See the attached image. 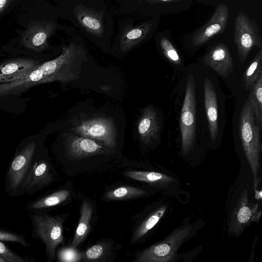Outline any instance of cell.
Wrapping results in <instances>:
<instances>
[{"mask_svg":"<svg viewBox=\"0 0 262 262\" xmlns=\"http://www.w3.org/2000/svg\"><path fill=\"white\" fill-rule=\"evenodd\" d=\"M111 245L106 242L98 243L81 253V261H98L102 260L108 254Z\"/></svg>","mask_w":262,"mask_h":262,"instance_id":"4316f807","label":"cell"},{"mask_svg":"<svg viewBox=\"0 0 262 262\" xmlns=\"http://www.w3.org/2000/svg\"><path fill=\"white\" fill-rule=\"evenodd\" d=\"M0 262H8V261L5 258L0 256Z\"/></svg>","mask_w":262,"mask_h":262,"instance_id":"d6a6232c","label":"cell"},{"mask_svg":"<svg viewBox=\"0 0 262 262\" xmlns=\"http://www.w3.org/2000/svg\"><path fill=\"white\" fill-rule=\"evenodd\" d=\"M29 213L32 237L44 244L48 260L52 261L57 247L63 241L64 217L51 215L42 211H32Z\"/></svg>","mask_w":262,"mask_h":262,"instance_id":"5b68a950","label":"cell"},{"mask_svg":"<svg viewBox=\"0 0 262 262\" xmlns=\"http://www.w3.org/2000/svg\"><path fill=\"white\" fill-rule=\"evenodd\" d=\"M146 192L139 188L123 186L108 191L105 195L107 200L119 201L133 199L144 195Z\"/></svg>","mask_w":262,"mask_h":262,"instance_id":"484cf974","label":"cell"},{"mask_svg":"<svg viewBox=\"0 0 262 262\" xmlns=\"http://www.w3.org/2000/svg\"><path fill=\"white\" fill-rule=\"evenodd\" d=\"M204 103L211 139L214 141L218 135L217 98L213 85L208 78L204 82Z\"/></svg>","mask_w":262,"mask_h":262,"instance_id":"ac0fdd59","label":"cell"},{"mask_svg":"<svg viewBox=\"0 0 262 262\" xmlns=\"http://www.w3.org/2000/svg\"><path fill=\"white\" fill-rule=\"evenodd\" d=\"M260 129L256 122L251 104L247 99L240 114L239 135L243 150L253 174L255 190L260 182L258 175L261 151Z\"/></svg>","mask_w":262,"mask_h":262,"instance_id":"3957f363","label":"cell"},{"mask_svg":"<svg viewBox=\"0 0 262 262\" xmlns=\"http://www.w3.org/2000/svg\"><path fill=\"white\" fill-rule=\"evenodd\" d=\"M70 196L69 190H59L29 202L26 205V209L29 211H42L67 201Z\"/></svg>","mask_w":262,"mask_h":262,"instance_id":"ffe728a7","label":"cell"},{"mask_svg":"<svg viewBox=\"0 0 262 262\" xmlns=\"http://www.w3.org/2000/svg\"><path fill=\"white\" fill-rule=\"evenodd\" d=\"M196 97L194 77L189 75L186 82L185 97L180 117L182 149L188 154L195 141L196 126Z\"/></svg>","mask_w":262,"mask_h":262,"instance_id":"ba28073f","label":"cell"},{"mask_svg":"<svg viewBox=\"0 0 262 262\" xmlns=\"http://www.w3.org/2000/svg\"><path fill=\"white\" fill-rule=\"evenodd\" d=\"M166 208V206H162L146 217L135 230L131 243H135L151 230L163 217Z\"/></svg>","mask_w":262,"mask_h":262,"instance_id":"603a6c76","label":"cell"},{"mask_svg":"<svg viewBox=\"0 0 262 262\" xmlns=\"http://www.w3.org/2000/svg\"><path fill=\"white\" fill-rule=\"evenodd\" d=\"M254 111L256 123L261 128L262 125V74L250 90L247 98Z\"/></svg>","mask_w":262,"mask_h":262,"instance_id":"cb8c5ba5","label":"cell"},{"mask_svg":"<svg viewBox=\"0 0 262 262\" xmlns=\"http://www.w3.org/2000/svg\"><path fill=\"white\" fill-rule=\"evenodd\" d=\"M234 41L242 63L247 59L253 47L262 48L258 25L243 12H239L235 19Z\"/></svg>","mask_w":262,"mask_h":262,"instance_id":"9c48e42d","label":"cell"},{"mask_svg":"<svg viewBox=\"0 0 262 262\" xmlns=\"http://www.w3.org/2000/svg\"><path fill=\"white\" fill-rule=\"evenodd\" d=\"M0 256L5 258L8 262H30L33 260L29 257L18 255L2 242H0Z\"/></svg>","mask_w":262,"mask_h":262,"instance_id":"f546056e","label":"cell"},{"mask_svg":"<svg viewBox=\"0 0 262 262\" xmlns=\"http://www.w3.org/2000/svg\"><path fill=\"white\" fill-rule=\"evenodd\" d=\"M93 212V208L92 204L88 201H83L81 205L79 220L71 247L76 248L87 236L90 228Z\"/></svg>","mask_w":262,"mask_h":262,"instance_id":"44dd1931","label":"cell"},{"mask_svg":"<svg viewBox=\"0 0 262 262\" xmlns=\"http://www.w3.org/2000/svg\"><path fill=\"white\" fill-rule=\"evenodd\" d=\"M38 61L28 58H17L0 64V83L11 82L26 75L37 66Z\"/></svg>","mask_w":262,"mask_h":262,"instance_id":"e0dca14e","label":"cell"},{"mask_svg":"<svg viewBox=\"0 0 262 262\" xmlns=\"http://www.w3.org/2000/svg\"><path fill=\"white\" fill-rule=\"evenodd\" d=\"M58 258L61 261L75 262L81 261V253L75 250V248H63L58 253Z\"/></svg>","mask_w":262,"mask_h":262,"instance_id":"4dcf8cb0","label":"cell"},{"mask_svg":"<svg viewBox=\"0 0 262 262\" xmlns=\"http://www.w3.org/2000/svg\"><path fill=\"white\" fill-rule=\"evenodd\" d=\"M229 18L228 6L224 4H220L210 20L193 35L192 45L201 46L214 35L222 33L227 27Z\"/></svg>","mask_w":262,"mask_h":262,"instance_id":"9a60e30c","label":"cell"},{"mask_svg":"<svg viewBox=\"0 0 262 262\" xmlns=\"http://www.w3.org/2000/svg\"><path fill=\"white\" fill-rule=\"evenodd\" d=\"M258 203L249 201L248 191L244 189L241 194L230 217L229 231L232 235L238 236L252 222H258L261 214Z\"/></svg>","mask_w":262,"mask_h":262,"instance_id":"8fae6325","label":"cell"},{"mask_svg":"<svg viewBox=\"0 0 262 262\" xmlns=\"http://www.w3.org/2000/svg\"><path fill=\"white\" fill-rule=\"evenodd\" d=\"M262 74V50L257 53L252 61L245 72L243 80L245 90L249 91Z\"/></svg>","mask_w":262,"mask_h":262,"instance_id":"d4e9b609","label":"cell"},{"mask_svg":"<svg viewBox=\"0 0 262 262\" xmlns=\"http://www.w3.org/2000/svg\"><path fill=\"white\" fill-rule=\"evenodd\" d=\"M58 13L82 37L100 46L111 45L116 16L111 0H60Z\"/></svg>","mask_w":262,"mask_h":262,"instance_id":"7a4b0ae2","label":"cell"},{"mask_svg":"<svg viewBox=\"0 0 262 262\" xmlns=\"http://www.w3.org/2000/svg\"><path fill=\"white\" fill-rule=\"evenodd\" d=\"M67 42L56 58L38 65L17 80L0 83V97L20 94L39 84L75 79L88 52L83 39L76 34L71 35Z\"/></svg>","mask_w":262,"mask_h":262,"instance_id":"6da1fadb","label":"cell"},{"mask_svg":"<svg viewBox=\"0 0 262 262\" xmlns=\"http://www.w3.org/2000/svg\"><path fill=\"white\" fill-rule=\"evenodd\" d=\"M72 131L80 136L101 143L112 150L117 145L116 129L110 119L95 118L82 121L75 125Z\"/></svg>","mask_w":262,"mask_h":262,"instance_id":"30bf717a","label":"cell"},{"mask_svg":"<svg viewBox=\"0 0 262 262\" xmlns=\"http://www.w3.org/2000/svg\"><path fill=\"white\" fill-rule=\"evenodd\" d=\"M56 19L39 21L29 26L22 35L23 44L30 49L40 52L48 47V40L56 30L70 28L59 25Z\"/></svg>","mask_w":262,"mask_h":262,"instance_id":"7c38bea8","label":"cell"},{"mask_svg":"<svg viewBox=\"0 0 262 262\" xmlns=\"http://www.w3.org/2000/svg\"><path fill=\"white\" fill-rule=\"evenodd\" d=\"M54 178V172L49 161L38 156L21 188L20 196L35 193L50 184Z\"/></svg>","mask_w":262,"mask_h":262,"instance_id":"5bb4252c","label":"cell"},{"mask_svg":"<svg viewBox=\"0 0 262 262\" xmlns=\"http://www.w3.org/2000/svg\"><path fill=\"white\" fill-rule=\"evenodd\" d=\"M12 0H0V13L8 7Z\"/></svg>","mask_w":262,"mask_h":262,"instance_id":"1f68e13d","label":"cell"},{"mask_svg":"<svg viewBox=\"0 0 262 262\" xmlns=\"http://www.w3.org/2000/svg\"><path fill=\"white\" fill-rule=\"evenodd\" d=\"M66 153L73 159H80L97 155H109L112 149L92 139L68 134L65 139Z\"/></svg>","mask_w":262,"mask_h":262,"instance_id":"4fadbf2b","label":"cell"},{"mask_svg":"<svg viewBox=\"0 0 262 262\" xmlns=\"http://www.w3.org/2000/svg\"><path fill=\"white\" fill-rule=\"evenodd\" d=\"M124 175L129 178L146 182L158 186H165L174 179L166 174L154 171H128Z\"/></svg>","mask_w":262,"mask_h":262,"instance_id":"7402d4cb","label":"cell"},{"mask_svg":"<svg viewBox=\"0 0 262 262\" xmlns=\"http://www.w3.org/2000/svg\"><path fill=\"white\" fill-rule=\"evenodd\" d=\"M160 43L163 53L171 62L177 65L181 63V59L179 53L167 38L161 37Z\"/></svg>","mask_w":262,"mask_h":262,"instance_id":"f1b7e54d","label":"cell"},{"mask_svg":"<svg viewBox=\"0 0 262 262\" xmlns=\"http://www.w3.org/2000/svg\"><path fill=\"white\" fill-rule=\"evenodd\" d=\"M192 226H183L174 229L163 241L147 248L139 253L137 262H170L175 260L177 251L190 236Z\"/></svg>","mask_w":262,"mask_h":262,"instance_id":"52a82bcc","label":"cell"},{"mask_svg":"<svg viewBox=\"0 0 262 262\" xmlns=\"http://www.w3.org/2000/svg\"><path fill=\"white\" fill-rule=\"evenodd\" d=\"M203 62L224 77L228 76L233 68L230 52L224 43H219L211 48L204 56Z\"/></svg>","mask_w":262,"mask_h":262,"instance_id":"2e32d148","label":"cell"},{"mask_svg":"<svg viewBox=\"0 0 262 262\" xmlns=\"http://www.w3.org/2000/svg\"><path fill=\"white\" fill-rule=\"evenodd\" d=\"M34 141L24 144L15 152L5 178V190L12 197L19 196L21 188L38 157Z\"/></svg>","mask_w":262,"mask_h":262,"instance_id":"8992f818","label":"cell"},{"mask_svg":"<svg viewBox=\"0 0 262 262\" xmlns=\"http://www.w3.org/2000/svg\"><path fill=\"white\" fill-rule=\"evenodd\" d=\"M0 242L17 243L24 248L30 247L31 244L26 238L25 234L11 231L0 228Z\"/></svg>","mask_w":262,"mask_h":262,"instance_id":"83f0119b","label":"cell"},{"mask_svg":"<svg viewBox=\"0 0 262 262\" xmlns=\"http://www.w3.org/2000/svg\"><path fill=\"white\" fill-rule=\"evenodd\" d=\"M157 112L151 106L145 108L138 123V132L141 141L146 144L155 139L160 131Z\"/></svg>","mask_w":262,"mask_h":262,"instance_id":"d6986e66","label":"cell"},{"mask_svg":"<svg viewBox=\"0 0 262 262\" xmlns=\"http://www.w3.org/2000/svg\"><path fill=\"white\" fill-rule=\"evenodd\" d=\"M141 14H119L114 43L121 53H127L142 43L154 32V19L143 20Z\"/></svg>","mask_w":262,"mask_h":262,"instance_id":"277c9868","label":"cell"}]
</instances>
